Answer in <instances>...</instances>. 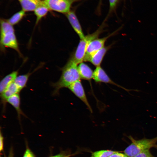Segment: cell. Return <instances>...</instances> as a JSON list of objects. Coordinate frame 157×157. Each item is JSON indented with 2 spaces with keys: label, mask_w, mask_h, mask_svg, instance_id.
Instances as JSON below:
<instances>
[{
  "label": "cell",
  "mask_w": 157,
  "mask_h": 157,
  "mask_svg": "<svg viewBox=\"0 0 157 157\" xmlns=\"http://www.w3.org/2000/svg\"><path fill=\"white\" fill-rule=\"evenodd\" d=\"M111 35L102 38H97L91 41L87 48L83 61H88L94 54L104 47L107 39Z\"/></svg>",
  "instance_id": "obj_7"
},
{
  "label": "cell",
  "mask_w": 157,
  "mask_h": 157,
  "mask_svg": "<svg viewBox=\"0 0 157 157\" xmlns=\"http://www.w3.org/2000/svg\"><path fill=\"white\" fill-rule=\"evenodd\" d=\"M68 88L85 104L90 112L92 113V108L88 102L80 80L75 82Z\"/></svg>",
  "instance_id": "obj_6"
},
{
  "label": "cell",
  "mask_w": 157,
  "mask_h": 157,
  "mask_svg": "<svg viewBox=\"0 0 157 157\" xmlns=\"http://www.w3.org/2000/svg\"><path fill=\"white\" fill-rule=\"evenodd\" d=\"M118 0H109V2L110 11L114 10Z\"/></svg>",
  "instance_id": "obj_21"
},
{
  "label": "cell",
  "mask_w": 157,
  "mask_h": 157,
  "mask_svg": "<svg viewBox=\"0 0 157 157\" xmlns=\"http://www.w3.org/2000/svg\"><path fill=\"white\" fill-rule=\"evenodd\" d=\"M81 0H44V5L49 9L65 14L70 11L72 4Z\"/></svg>",
  "instance_id": "obj_5"
},
{
  "label": "cell",
  "mask_w": 157,
  "mask_h": 157,
  "mask_svg": "<svg viewBox=\"0 0 157 157\" xmlns=\"http://www.w3.org/2000/svg\"><path fill=\"white\" fill-rule=\"evenodd\" d=\"M25 15V12L22 10L13 15L7 21L10 24L13 25L17 24L22 19Z\"/></svg>",
  "instance_id": "obj_18"
},
{
  "label": "cell",
  "mask_w": 157,
  "mask_h": 157,
  "mask_svg": "<svg viewBox=\"0 0 157 157\" xmlns=\"http://www.w3.org/2000/svg\"><path fill=\"white\" fill-rule=\"evenodd\" d=\"M32 73H28L25 74L17 76L14 82L19 87L20 90L26 85L29 78Z\"/></svg>",
  "instance_id": "obj_16"
},
{
  "label": "cell",
  "mask_w": 157,
  "mask_h": 157,
  "mask_svg": "<svg viewBox=\"0 0 157 157\" xmlns=\"http://www.w3.org/2000/svg\"><path fill=\"white\" fill-rule=\"evenodd\" d=\"M49 8L43 4L38 6L34 11L36 18L35 25H37L39 21L46 15L49 11Z\"/></svg>",
  "instance_id": "obj_17"
},
{
  "label": "cell",
  "mask_w": 157,
  "mask_h": 157,
  "mask_svg": "<svg viewBox=\"0 0 157 157\" xmlns=\"http://www.w3.org/2000/svg\"><path fill=\"white\" fill-rule=\"evenodd\" d=\"M100 0V2L101 1V0Z\"/></svg>",
  "instance_id": "obj_28"
},
{
  "label": "cell",
  "mask_w": 157,
  "mask_h": 157,
  "mask_svg": "<svg viewBox=\"0 0 157 157\" xmlns=\"http://www.w3.org/2000/svg\"><path fill=\"white\" fill-rule=\"evenodd\" d=\"M7 157H13V154L12 150H11L8 156Z\"/></svg>",
  "instance_id": "obj_26"
},
{
  "label": "cell",
  "mask_w": 157,
  "mask_h": 157,
  "mask_svg": "<svg viewBox=\"0 0 157 157\" xmlns=\"http://www.w3.org/2000/svg\"><path fill=\"white\" fill-rule=\"evenodd\" d=\"M108 47H104L94 54L88 61L96 67L100 66L103 58L109 49Z\"/></svg>",
  "instance_id": "obj_12"
},
{
  "label": "cell",
  "mask_w": 157,
  "mask_h": 157,
  "mask_svg": "<svg viewBox=\"0 0 157 157\" xmlns=\"http://www.w3.org/2000/svg\"><path fill=\"white\" fill-rule=\"evenodd\" d=\"M155 148L157 149V145L155 147Z\"/></svg>",
  "instance_id": "obj_27"
},
{
  "label": "cell",
  "mask_w": 157,
  "mask_h": 157,
  "mask_svg": "<svg viewBox=\"0 0 157 157\" xmlns=\"http://www.w3.org/2000/svg\"><path fill=\"white\" fill-rule=\"evenodd\" d=\"M62 72L59 80L51 83V85L54 88L53 93V95L58 94L61 89L68 88L75 82L80 80L77 64L71 58L62 69Z\"/></svg>",
  "instance_id": "obj_1"
},
{
  "label": "cell",
  "mask_w": 157,
  "mask_h": 157,
  "mask_svg": "<svg viewBox=\"0 0 157 157\" xmlns=\"http://www.w3.org/2000/svg\"><path fill=\"white\" fill-rule=\"evenodd\" d=\"M18 0L19 1V0Z\"/></svg>",
  "instance_id": "obj_29"
},
{
  "label": "cell",
  "mask_w": 157,
  "mask_h": 157,
  "mask_svg": "<svg viewBox=\"0 0 157 157\" xmlns=\"http://www.w3.org/2000/svg\"><path fill=\"white\" fill-rule=\"evenodd\" d=\"M22 10L25 11H34L39 6L43 4L40 0H20Z\"/></svg>",
  "instance_id": "obj_14"
},
{
  "label": "cell",
  "mask_w": 157,
  "mask_h": 157,
  "mask_svg": "<svg viewBox=\"0 0 157 157\" xmlns=\"http://www.w3.org/2000/svg\"><path fill=\"white\" fill-rule=\"evenodd\" d=\"M116 151L108 150H103L92 152L90 157H109Z\"/></svg>",
  "instance_id": "obj_19"
},
{
  "label": "cell",
  "mask_w": 157,
  "mask_h": 157,
  "mask_svg": "<svg viewBox=\"0 0 157 157\" xmlns=\"http://www.w3.org/2000/svg\"><path fill=\"white\" fill-rule=\"evenodd\" d=\"M102 28L100 27L93 33L88 34L81 39L75 53L71 58L77 64L83 61L88 46L92 40L97 38L102 31Z\"/></svg>",
  "instance_id": "obj_4"
},
{
  "label": "cell",
  "mask_w": 157,
  "mask_h": 157,
  "mask_svg": "<svg viewBox=\"0 0 157 157\" xmlns=\"http://www.w3.org/2000/svg\"><path fill=\"white\" fill-rule=\"evenodd\" d=\"M6 102L11 105L15 108L19 121L21 120L22 115L26 116L20 108V99L19 93L15 94L10 97L7 100Z\"/></svg>",
  "instance_id": "obj_13"
},
{
  "label": "cell",
  "mask_w": 157,
  "mask_h": 157,
  "mask_svg": "<svg viewBox=\"0 0 157 157\" xmlns=\"http://www.w3.org/2000/svg\"><path fill=\"white\" fill-rule=\"evenodd\" d=\"M0 151H1L3 149V138L2 134L1 133V131H0Z\"/></svg>",
  "instance_id": "obj_25"
},
{
  "label": "cell",
  "mask_w": 157,
  "mask_h": 157,
  "mask_svg": "<svg viewBox=\"0 0 157 157\" xmlns=\"http://www.w3.org/2000/svg\"><path fill=\"white\" fill-rule=\"evenodd\" d=\"M0 47L2 51L9 48L16 51L21 57L22 56L13 26L7 20L0 19Z\"/></svg>",
  "instance_id": "obj_2"
},
{
  "label": "cell",
  "mask_w": 157,
  "mask_h": 157,
  "mask_svg": "<svg viewBox=\"0 0 157 157\" xmlns=\"http://www.w3.org/2000/svg\"><path fill=\"white\" fill-rule=\"evenodd\" d=\"M20 91L19 87L14 82L11 83L1 94V101L4 105H5L7 102V100L8 98L15 94L19 93Z\"/></svg>",
  "instance_id": "obj_10"
},
{
  "label": "cell",
  "mask_w": 157,
  "mask_h": 157,
  "mask_svg": "<svg viewBox=\"0 0 157 157\" xmlns=\"http://www.w3.org/2000/svg\"><path fill=\"white\" fill-rule=\"evenodd\" d=\"M109 157H129L125 153L119 152L116 151L111 155Z\"/></svg>",
  "instance_id": "obj_22"
},
{
  "label": "cell",
  "mask_w": 157,
  "mask_h": 157,
  "mask_svg": "<svg viewBox=\"0 0 157 157\" xmlns=\"http://www.w3.org/2000/svg\"><path fill=\"white\" fill-rule=\"evenodd\" d=\"M18 70L13 71L5 76L0 82V93L1 94L11 83L14 81L17 76Z\"/></svg>",
  "instance_id": "obj_15"
},
{
  "label": "cell",
  "mask_w": 157,
  "mask_h": 157,
  "mask_svg": "<svg viewBox=\"0 0 157 157\" xmlns=\"http://www.w3.org/2000/svg\"><path fill=\"white\" fill-rule=\"evenodd\" d=\"M65 15L70 24L81 39L84 38L85 36L74 12L70 11Z\"/></svg>",
  "instance_id": "obj_9"
},
{
  "label": "cell",
  "mask_w": 157,
  "mask_h": 157,
  "mask_svg": "<svg viewBox=\"0 0 157 157\" xmlns=\"http://www.w3.org/2000/svg\"><path fill=\"white\" fill-rule=\"evenodd\" d=\"M79 73L81 79L90 81L93 78V72L87 64L81 62L78 66Z\"/></svg>",
  "instance_id": "obj_11"
},
{
  "label": "cell",
  "mask_w": 157,
  "mask_h": 157,
  "mask_svg": "<svg viewBox=\"0 0 157 157\" xmlns=\"http://www.w3.org/2000/svg\"><path fill=\"white\" fill-rule=\"evenodd\" d=\"M69 154L67 152L65 151L49 157H69Z\"/></svg>",
  "instance_id": "obj_24"
},
{
  "label": "cell",
  "mask_w": 157,
  "mask_h": 157,
  "mask_svg": "<svg viewBox=\"0 0 157 157\" xmlns=\"http://www.w3.org/2000/svg\"><path fill=\"white\" fill-rule=\"evenodd\" d=\"M23 157H35L31 151L28 148L26 150Z\"/></svg>",
  "instance_id": "obj_23"
},
{
  "label": "cell",
  "mask_w": 157,
  "mask_h": 157,
  "mask_svg": "<svg viewBox=\"0 0 157 157\" xmlns=\"http://www.w3.org/2000/svg\"><path fill=\"white\" fill-rule=\"evenodd\" d=\"M93 79L96 83H103L111 84L123 89L126 91L129 90L112 81L100 66L96 67L93 72Z\"/></svg>",
  "instance_id": "obj_8"
},
{
  "label": "cell",
  "mask_w": 157,
  "mask_h": 157,
  "mask_svg": "<svg viewBox=\"0 0 157 157\" xmlns=\"http://www.w3.org/2000/svg\"><path fill=\"white\" fill-rule=\"evenodd\" d=\"M134 157H155L150 153L149 150H147L142 152Z\"/></svg>",
  "instance_id": "obj_20"
},
{
  "label": "cell",
  "mask_w": 157,
  "mask_h": 157,
  "mask_svg": "<svg viewBox=\"0 0 157 157\" xmlns=\"http://www.w3.org/2000/svg\"><path fill=\"white\" fill-rule=\"evenodd\" d=\"M128 138L131 142L124 152L129 157H134L142 152L149 150L151 148H155L157 145V136L152 139L143 138L139 140L135 139L131 136Z\"/></svg>",
  "instance_id": "obj_3"
}]
</instances>
